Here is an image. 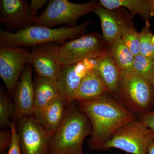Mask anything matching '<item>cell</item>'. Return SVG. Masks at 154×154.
I'll return each instance as SVG.
<instances>
[{
    "instance_id": "obj_1",
    "label": "cell",
    "mask_w": 154,
    "mask_h": 154,
    "mask_svg": "<svg viewBox=\"0 0 154 154\" xmlns=\"http://www.w3.org/2000/svg\"><path fill=\"white\" fill-rule=\"evenodd\" d=\"M79 107L92 126L88 143L91 150H101L119 128L137 119L136 114L108 93L94 100L79 102Z\"/></svg>"
},
{
    "instance_id": "obj_2",
    "label": "cell",
    "mask_w": 154,
    "mask_h": 154,
    "mask_svg": "<svg viewBox=\"0 0 154 154\" xmlns=\"http://www.w3.org/2000/svg\"><path fill=\"white\" fill-rule=\"evenodd\" d=\"M91 22L88 20L78 26L57 28L31 25L14 33L1 29L0 44L10 47H35L54 42L63 44L67 39L72 40L82 36Z\"/></svg>"
},
{
    "instance_id": "obj_3",
    "label": "cell",
    "mask_w": 154,
    "mask_h": 154,
    "mask_svg": "<svg viewBox=\"0 0 154 154\" xmlns=\"http://www.w3.org/2000/svg\"><path fill=\"white\" fill-rule=\"evenodd\" d=\"M91 133L92 126L88 116L82 110L70 107L52 136L47 154H85L83 141Z\"/></svg>"
},
{
    "instance_id": "obj_4",
    "label": "cell",
    "mask_w": 154,
    "mask_h": 154,
    "mask_svg": "<svg viewBox=\"0 0 154 154\" xmlns=\"http://www.w3.org/2000/svg\"><path fill=\"white\" fill-rule=\"evenodd\" d=\"M116 99L136 115L146 113L153 107L152 85L134 72L120 71Z\"/></svg>"
},
{
    "instance_id": "obj_5",
    "label": "cell",
    "mask_w": 154,
    "mask_h": 154,
    "mask_svg": "<svg viewBox=\"0 0 154 154\" xmlns=\"http://www.w3.org/2000/svg\"><path fill=\"white\" fill-rule=\"evenodd\" d=\"M154 139V131L139 119H135L119 128L101 150L116 148L132 154H147Z\"/></svg>"
},
{
    "instance_id": "obj_6",
    "label": "cell",
    "mask_w": 154,
    "mask_h": 154,
    "mask_svg": "<svg viewBox=\"0 0 154 154\" xmlns=\"http://www.w3.org/2000/svg\"><path fill=\"white\" fill-rule=\"evenodd\" d=\"M99 5V1H96L76 4L67 0H50L44 11L36 17L33 25L50 28L61 24L73 27L79 18L94 12Z\"/></svg>"
},
{
    "instance_id": "obj_7",
    "label": "cell",
    "mask_w": 154,
    "mask_h": 154,
    "mask_svg": "<svg viewBox=\"0 0 154 154\" xmlns=\"http://www.w3.org/2000/svg\"><path fill=\"white\" fill-rule=\"evenodd\" d=\"M107 51V44L103 36L92 33L61 44L58 58L62 65H70L100 57Z\"/></svg>"
},
{
    "instance_id": "obj_8",
    "label": "cell",
    "mask_w": 154,
    "mask_h": 154,
    "mask_svg": "<svg viewBox=\"0 0 154 154\" xmlns=\"http://www.w3.org/2000/svg\"><path fill=\"white\" fill-rule=\"evenodd\" d=\"M18 134L22 154H47L52 135L34 117L21 119Z\"/></svg>"
},
{
    "instance_id": "obj_9",
    "label": "cell",
    "mask_w": 154,
    "mask_h": 154,
    "mask_svg": "<svg viewBox=\"0 0 154 154\" xmlns=\"http://www.w3.org/2000/svg\"><path fill=\"white\" fill-rule=\"evenodd\" d=\"M28 54L21 48L0 46V77L11 94L14 93L27 63Z\"/></svg>"
},
{
    "instance_id": "obj_10",
    "label": "cell",
    "mask_w": 154,
    "mask_h": 154,
    "mask_svg": "<svg viewBox=\"0 0 154 154\" xmlns=\"http://www.w3.org/2000/svg\"><path fill=\"white\" fill-rule=\"evenodd\" d=\"M58 47L54 43L34 47L28 54L27 63L34 67L38 76L57 82L63 66L58 58Z\"/></svg>"
},
{
    "instance_id": "obj_11",
    "label": "cell",
    "mask_w": 154,
    "mask_h": 154,
    "mask_svg": "<svg viewBox=\"0 0 154 154\" xmlns=\"http://www.w3.org/2000/svg\"><path fill=\"white\" fill-rule=\"evenodd\" d=\"M91 71H94L88 59L74 64L63 66L57 81L60 96L69 103L84 78Z\"/></svg>"
},
{
    "instance_id": "obj_12",
    "label": "cell",
    "mask_w": 154,
    "mask_h": 154,
    "mask_svg": "<svg viewBox=\"0 0 154 154\" xmlns=\"http://www.w3.org/2000/svg\"><path fill=\"white\" fill-rule=\"evenodd\" d=\"M14 93L16 116L21 119L33 115L35 109L34 85L30 65L24 68Z\"/></svg>"
},
{
    "instance_id": "obj_13",
    "label": "cell",
    "mask_w": 154,
    "mask_h": 154,
    "mask_svg": "<svg viewBox=\"0 0 154 154\" xmlns=\"http://www.w3.org/2000/svg\"><path fill=\"white\" fill-rule=\"evenodd\" d=\"M0 22L19 30L33 25L28 2L24 0H1Z\"/></svg>"
},
{
    "instance_id": "obj_14",
    "label": "cell",
    "mask_w": 154,
    "mask_h": 154,
    "mask_svg": "<svg viewBox=\"0 0 154 154\" xmlns=\"http://www.w3.org/2000/svg\"><path fill=\"white\" fill-rule=\"evenodd\" d=\"M65 102V100L59 96L46 107L33 111V115L36 121L52 135L64 117Z\"/></svg>"
},
{
    "instance_id": "obj_15",
    "label": "cell",
    "mask_w": 154,
    "mask_h": 154,
    "mask_svg": "<svg viewBox=\"0 0 154 154\" xmlns=\"http://www.w3.org/2000/svg\"><path fill=\"white\" fill-rule=\"evenodd\" d=\"M107 93V87L102 79L96 72H90L82 81L69 103L75 101H91L98 99Z\"/></svg>"
},
{
    "instance_id": "obj_16",
    "label": "cell",
    "mask_w": 154,
    "mask_h": 154,
    "mask_svg": "<svg viewBox=\"0 0 154 154\" xmlns=\"http://www.w3.org/2000/svg\"><path fill=\"white\" fill-rule=\"evenodd\" d=\"M94 13L100 19L103 37L107 44L121 37L122 28L125 16L109 11L99 5Z\"/></svg>"
},
{
    "instance_id": "obj_17",
    "label": "cell",
    "mask_w": 154,
    "mask_h": 154,
    "mask_svg": "<svg viewBox=\"0 0 154 154\" xmlns=\"http://www.w3.org/2000/svg\"><path fill=\"white\" fill-rule=\"evenodd\" d=\"M96 73L105 83L108 93L116 99L118 94L120 70L108 51L99 59Z\"/></svg>"
},
{
    "instance_id": "obj_18",
    "label": "cell",
    "mask_w": 154,
    "mask_h": 154,
    "mask_svg": "<svg viewBox=\"0 0 154 154\" xmlns=\"http://www.w3.org/2000/svg\"><path fill=\"white\" fill-rule=\"evenodd\" d=\"M99 2L102 7L109 11L125 8L131 16L138 14L146 21L154 16L152 0H100Z\"/></svg>"
},
{
    "instance_id": "obj_19",
    "label": "cell",
    "mask_w": 154,
    "mask_h": 154,
    "mask_svg": "<svg viewBox=\"0 0 154 154\" xmlns=\"http://www.w3.org/2000/svg\"><path fill=\"white\" fill-rule=\"evenodd\" d=\"M59 96L56 81L38 75L34 85L35 109L44 108Z\"/></svg>"
},
{
    "instance_id": "obj_20",
    "label": "cell",
    "mask_w": 154,
    "mask_h": 154,
    "mask_svg": "<svg viewBox=\"0 0 154 154\" xmlns=\"http://www.w3.org/2000/svg\"><path fill=\"white\" fill-rule=\"evenodd\" d=\"M107 51L120 71L133 72L134 56L120 37L107 44Z\"/></svg>"
},
{
    "instance_id": "obj_21",
    "label": "cell",
    "mask_w": 154,
    "mask_h": 154,
    "mask_svg": "<svg viewBox=\"0 0 154 154\" xmlns=\"http://www.w3.org/2000/svg\"><path fill=\"white\" fill-rule=\"evenodd\" d=\"M129 16L125 17L120 38L135 57L140 54V33L135 29Z\"/></svg>"
},
{
    "instance_id": "obj_22",
    "label": "cell",
    "mask_w": 154,
    "mask_h": 154,
    "mask_svg": "<svg viewBox=\"0 0 154 154\" xmlns=\"http://www.w3.org/2000/svg\"><path fill=\"white\" fill-rule=\"evenodd\" d=\"M133 72L152 85L154 75V59L139 54L134 57Z\"/></svg>"
},
{
    "instance_id": "obj_23",
    "label": "cell",
    "mask_w": 154,
    "mask_h": 154,
    "mask_svg": "<svg viewBox=\"0 0 154 154\" xmlns=\"http://www.w3.org/2000/svg\"><path fill=\"white\" fill-rule=\"evenodd\" d=\"M149 20L146 21V25L140 32V54L144 56L154 59V45L152 42V34Z\"/></svg>"
},
{
    "instance_id": "obj_24",
    "label": "cell",
    "mask_w": 154,
    "mask_h": 154,
    "mask_svg": "<svg viewBox=\"0 0 154 154\" xmlns=\"http://www.w3.org/2000/svg\"><path fill=\"white\" fill-rule=\"evenodd\" d=\"M15 107L11 100L2 91L0 93V125L1 127L10 126L11 118Z\"/></svg>"
},
{
    "instance_id": "obj_25",
    "label": "cell",
    "mask_w": 154,
    "mask_h": 154,
    "mask_svg": "<svg viewBox=\"0 0 154 154\" xmlns=\"http://www.w3.org/2000/svg\"><path fill=\"white\" fill-rule=\"evenodd\" d=\"M9 127L11 130V140L7 154H22L20 148L19 134L17 133L15 123L11 122Z\"/></svg>"
},
{
    "instance_id": "obj_26",
    "label": "cell",
    "mask_w": 154,
    "mask_h": 154,
    "mask_svg": "<svg viewBox=\"0 0 154 154\" xmlns=\"http://www.w3.org/2000/svg\"><path fill=\"white\" fill-rule=\"evenodd\" d=\"M48 2L47 0H31L29 7L31 18L33 21V24L35 19L37 17L36 14L37 11L46 4H48Z\"/></svg>"
},
{
    "instance_id": "obj_27",
    "label": "cell",
    "mask_w": 154,
    "mask_h": 154,
    "mask_svg": "<svg viewBox=\"0 0 154 154\" xmlns=\"http://www.w3.org/2000/svg\"><path fill=\"white\" fill-rule=\"evenodd\" d=\"M139 119L144 124L154 131V110L139 115Z\"/></svg>"
},
{
    "instance_id": "obj_28",
    "label": "cell",
    "mask_w": 154,
    "mask_h": 154,
    "mask_svg": "<svg viewBox=\"0 0 154 154\" xmlns=\"http://www.w3.org/2000/svg\"><path fill=\"white\" fill-rule=\"evenodd\" d=\"M11 140V135H8L5 132H1L0 140V152L1 154H4L5 152L9 148Z\"/></svg>"
},
{
    "instance_id": "obj_29",
    "label": "cell",
    "mask_w": 154,
    "mask_h": 154,
    "mask_svg": "<svg viewBox=\"0 0 154 154\" xmlns=\"http://www.w3.org/2000/svg\"><path fill=\"white\" fill-rule=\"evenodd\" d=\"M147 154H154V139L148 148Z\"/></svg>"
},
{
    "instance_id": "obj_30",
    "label": "cell",
    "mask_w": 154,
    "mask_h": 154,
    "mask_svg": "<svg viewBox=\"0 0 154 154\" xmlns=\"http://www.w3.org/2000/svg\"><path fill=\"white\" fill-rule=\"evenodd\" d=\"M152 86H153V90H154L153 107H154V75L153 80Z\"/></svg>"
},
{
    "instance_id": "obj_31",
    "label": "cell",
    "mask_w": 154,
    "mask_h": 154,
    "mask_svg": "<svg viewBox=\"0 0 154 154\" xmlns=\"http://www.w3.org/2000/svg\"><path fill=\"white\" fill-rule=\"evenodd\" d=\"M152 42L154 45V34L153 35L152 37Z\"/></svg>"
},
{
    "instance_id": "obj_32",
    "label": "cell",
    "mask_w": 154,
    "mask_h": 154,
    "mask_svg": "<svg viewBox=\"0 0 154 154\" xmlns=\"http://www.w3.org/2000/svg\"><path fill=\"white\" fill-rule=\"evenodd\" d=\"M152 4L153 8L154 11V0H152Z\"/></svg>"
}]
</instances>
